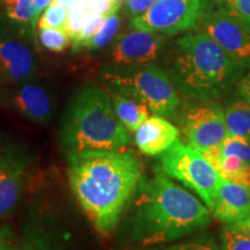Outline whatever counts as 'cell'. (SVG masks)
Segmentation results:
<instances>
[{
  "mask_svg": "<svg viewBox=\"0 0 250 250\" xmlns=\"http://www.w3.org/2000/svg\"><path fill=\"white\" fill-rule=\"evenodd\" d=\"M67 175L77 201L103 235L114 232L143 176L139 161L124 149L68 154Z\"/></svg>",
  "mask_w": 250,
  "mask_h": 250,
  "instance_id": "obj_1",
  "label": "cell"
},
{
  "mask_svg": "<svg viewBox=\"0 0 250 250\" xmlns=\"http://www.w3.org/2000/svg\"><path fill=\"white\" fill-rule=\"evenodd\" d=\"M134 197L129 234L142 246L176 241L211 221L208 206L161 171L142 176Z\"/></svg>",
  "mask_w": 250,
  "mask_h": 250,
  "instance_id": "obj_2",
  "label": "cell"
},
{
  "mask_svg": "<svg viewBox=\"0 0 250 250\" xmlns=\"http://www.w3.org/2000/svg\"><path fill=\"white\" fill-rule=\"evenodd\" d=\"M243 72L208 34L198 31L176 40L167 73L186 98L213 103L236 86Z\"/></svg>",
  "mask_w": 250,
  "mask_h": 250,
  "instance_id": "obj_3",
  "label": "cell"
},
{
  "mask_svg": "<svg viewBox=\"0 0 250 250\" xmlns=\"http://www.w3.org/2000/svg\"><path fill=\"white\" fill-rule=\"evenodd\" d=\"M130 134L121 123L111 96L99 87H83L71 99L62 122L61 143L68 154L85 151H122Z\"/></svg>",
  "mask_w": 250,
  "mask_h": 250,
  "instance_id": "obj_4",
  "label": "cell"
},
{
  "mask_svg": "<svg viewBox=\"0 0 250 250\" xmlns=\"http://www.w3.org/2000/svg\"><path fill=\"white\" fill-rule=\"evenodd\" d=\"M103 80L112 93L144 103L155 115L175 120L181 111L180 93L167 71L155 65L108 68Z\"/></svg>",
  "mask_w": 250,
  "mask_h": 250,
  "instance_id": "obj_5",
  "label": "cell"
},
{
  "mask_svg": "<svg viewBox=\"0 0 250 250\" xmlns=\"http://www.w3.org/2000/svg\"><path fill=\"white\" fill-rule=\"evenodd\" d=\"M159 171L192 190L212 211L223 179L201 152L179 139L160 155Z\"/></svg>",
  "mask_w": 250,
  "mask_h": 250,
  "instance_id": "obj_6",
  "label": "cell"
},
{
  "mask_svg": "<svg viewBox=\"0 0 250 250\" xmlns=\"http://www.w3.org/2000/svg\"><path fill=\"white\" fill-rule=\"evenodd\" d=\"M211 12V0H156L147 12L133 18L134 29L175 35L201 26Z\"/></svg>",
  "mask_w": 250,
  "mask_h": 250,
  "instance_id": "obj_7",
  "label": "cell"
},
{
  "mask_svg": "<svg viewBox=\"0 0 250 250\" xmlns=\"http://www.w3.org/2000/svg\"><path fill=\"white\" fill-rule=\"evenodd\" d=\"M180 115V132L188 145L201 153L219 147L229 136L223 109L213 103L198 102Z\"/></svg>",
  "mask_w": 250,
  "mask_h": 250,
  "instance_id": "obj_8",
  "label": "cell"
},
{
  "mask_svg": "<svg viewBox=\"0 0 250 250\" xmlns=\"http://www.w3.org/2000/svg\"><path fill=\"white\" fill-rule=\"evenodd\" d=\"M201 26L234 62L250 70V27L224 7L211 11Z\"/></svg>",
  "mask_w": 250,
  "mask_h": 250,
  "instance_id": "obj_9",
  "label": "cell"
},
{
  "mask_svg": "<svg viewBox=\"0 0 250 250\" xmlns=\"http://www.w3.org/2000/svg\"><path fill=\"white\" fill-rule=\"evenodd\" d=\"M36 62L22 41L0 29V83L19 85L33 77Z\"/></svg>",
  "mask_w": 250,
  "mask_h": 250,
  "instance_id": "obj_10",
  "label": "cell"
},
{
  "mask_svg": "<svg viewBox=\"0 0 250 250\" xmlns=\"http://www.w3.org/2000/svg\"><path fill=\"white\" fill-rule=\"evenodd\" d=\"M162 46L161 37L156 33L133 29L115 41L111 61L117 65H140L158 57Z\"/></svg>",
  "mask_w": 250,
  "mask_h": 250,
  "instance_id": "obj_11",
  "label": "cell"
},
{
  "mask_svg": "<svg viewBox=\"0 0 250 250\" xmlns=\"http://www.w3.org/2000/svg\"><path fill=\"white\" fill-rule=\"evenodd\" d=\"M180 138V129L167 118L154 115L148 117L136 131V145L145 155L155 156L171 147Z\"/></svg>",
  "mask_w": 250,
  "mask_h": 250,
  "instance_id": "obj_12",
  "label": "cell"
},
{
  "mask_svg": "<svg viewBox=\"0 0 250 250\" xmlns=\"http://www.w3.org/2000/svg\"><path fill=\"white\" fill-rule=\"evenodd\" d=\"M212 214L217 220L232 225L250 214V188L221 180Z\"/></svg>",
  "mask_w": 250,
  "mask_h": 250,
  "instance_id": "obj_13",
  "label": "cell"
},
{
  "mask_svg": "<svg viewBox=\"0 0 250 250\" xmlns=\"http://www.w3.org/2000/svg\"><path fill=\"white\" fill-rule=\"evenodd\" d=\"M9 104L15 110L37 124H46L52 114V99L43 86L27 83L9 96Z\"/></svg>",
  "mask_w": 250,
  "mask_h": 250,
  "instance_id": "obj_14",
  "label": "cell"
},
{
  "mask_svg": "<svg viewBox=\"0 0 250 250\" xmlns=\"http://www.w3.org/2000/svg\"><path fill=\"white\" fill-rule=\"evenodd\" d=\"M23 182V164L13 154L0 155V218L17 205Z\"/></svg>",
  "mask_w": 250,
  "mask_h": 250,
  "instance_id": "obj_15",
  "label": "cell"
},
{
  "mask_svg": "<svg viewBox=\"0 0 250 250\" xmlns=\"http://www.w3.org/2000/svg\"><path fill=\"white\" fill-rule=\"evenodd\" d=\"M111 102L115 114L122 124L130 132H136L138 127L149 117V109L137 100L112 93Z\"/></svg>",
  "mask_w": 250,
  "mask_h": 250,
  "instance_id": "obj_16",
  "label": "cell"
},
{
  "mask_svg": "<svg viewBox=\"0 0 250 250\" xmlns=\"http://www.w3.org/2000/svg\"><path fill=\"white\" fill-rule=\"evenodd\" d=\"M223 111L228 133L250 140V103L232 102Z\"/></svg>",
  "mask_w": 250,
  "mask_h": 250,
  "instance_id": "obj_17",
  "label": "cell"
},
{
  "mask_svg": "<svg viewBox=\"0 0 250 250\" xmlns=\"http://www.w3.org/2000/svg\"><path fill=\"white\" fill-rule=\"evenodd\" d=\"M215 170L223 180L250 188V162H246L235 155L221 153Z\"/></svg>",
  "mask_w": 250,
  "mask_h": 250,
  "instance_id": "obj_18",
  "label": "cell"
},
{
  "mask_svg": "<svg viewBox=\"0 0 250 250\" xmlns=\"http://www.w3.org/2000/svg\"><path fill=\"white\" fill-rule=\"evenodd\" d=\"M0 5L6 17L13 22H30L31 26H34L40 17L34 0H0Z\"/></svg>",
  "mask_w": 250,
  "mask_h": 250,
  "instance_id": "obj_19",
  "label": "cell"
},
{
  "mask_svg": "<svg viewBox=\"0 0 250 250\" xmlns=\"http://www.w3.org/2000/svg\"><path fill=\"white\" fill-rule=\"evenodd\" d=\"M118 28H120V18L117 17V13L110 14L105 17L102 26L96 31L88 44L86 45L87 50H99L105 46L108 43H110L114 40L115 35L117 34Z\"/></svg>",
  "mask_w": 250,
  "mask_h": 250,
  "instance_id": "obj_20",
  "label": "cell"
},
{
  "mask_svg": "<svg viewBox=\"0 0 250 250\" xmlns=\"http://www.w3.org/2000/svg\"><path fill=\"white\" fill-rule=\"evenodd\" d=\"M87 14H88V11H87V0H76L74 4L68 8L65 31H66L72 42L77 39L81 29H83L87 19Z\"/></svg>",
  "mask_w": 250,
  "mask_h": 250,
  "instance_id": "obj_21",
  "label": "cell"
},
{
  "mask_svg": "<svg viewBox=\"0 0 250 250\" xmlns=\"http://www.w3.org/2000/svg\"><path fill=\"white\" fill-rule=\"evenodd\" d=\"M67 8L58 2L52 1L44 9V13L40 18L39 29L42 28H55V29L65 30L67 20Z\"/></svg>",
  "mask_w": 250,
  "mask_h": 250,
  "instance_id": "obj_22",
  "label": "cell"
},
{
  "mask_svg": "<svg viewBox=\"0 0 250 250\" xmlns=\"http://www.w3.org/2000/svg\"><path fill=\"white\" fill-rule=\"evenodd\" d=\"M104 19H105L104 15L88 12L83 29H81L80 34L78 35L77 39L73 41L74 51H79V50L86 49V45L88 44L90 39L95 35L96 31L100 29V27L102 26Z\"/></svg>",
  "mask_w": 250,
  "mask_h": 250,
  "instance_id": "obj_23",
  "label": "cell"
},
{
  "mask_svg": "<svg viewBox=\"0 0 250 250\" xmlns=\"http://www.w3.org/2000/svg\"><path fill=\"white\" fill-rule=\"evenodd\" d=\"M40 41L45 49L56 52L64 51L71 42L66 31L55 29V28L40 29Z\"/></svg>",
  "mask_w": 250,
  "mask_h": 250,
  "instance_id": "obj_24",
  "label": "cell"
},
{
  "mask_svg": "<svg viewBox=\"0 0 250 250\" xmlns=\"http://www.w3.org/2000/svg\"><path fill=\"white\" fill-rule=\"evenodd\" d=\"M221 250H250V239L226 225L220 232Z\"/></svg>",
  "mask_w": 250,
  "mask_h": 250,
  "instance_id": "obj_25",
  "label": "cell"
},
{
  "mask_svg": "<svg viewBox=\"0 0 250 250\" xmlns=\"http://www.w3.org/2000/svg\"><path fill=\"white\" fill-rule=\"evenodd\" d=\"M224 155H235L241 160L250 162V140L229 134L221 145Z\"/></svg>",
  "mask_w": 250,
  "mask_h": 250,
  "instance_id": "obj_26",
  "label": "cell"
},
{
  "mask_svg": "<svg viewBox=\"0 0 250 250\" xmlns=\"http://www.w3.org/2000/svg\"><path fill=\"white\" fill-rule=\"evenodd\" d=\"M148 250H221V248L217 245L213 237L198 236L184 242L159 247V248H152Z\"/></svg>",
  "mask_w": 250,
  "mask_h": 250,
  "instance_id": "obj_27",
  "label": "cell"
},
{
  "mask_svg": "<svg viewBox=\"0 0 250 250\" xmlns=\"http://www.w3.org/2000/svg\"><path fill=\"white\" fill-rule=\"evenodd\" d=\"M220 4L228 13L250 27V0H223Z\"/></svg>",
  "mask_w": 250,
  "mask_h": 250,
  "instance_id": "obj_28",
  "label": "cell"
},
{
  "mask_svg": "<svg viewBox=\"0 0 250 250\" xmlns=\"http://www.w3.org/2000/svg\"><path fill=\"white\" fill-rule=\"evenodd\" d=\"M20 250H52V247L43 234L31 230L26 235Z\"/></svg>",
  "mask_w": 250,
  "mask_h": 250,
  "instance_id": "obj_29",
  "label": "cell"
},
{
  "mask_svg": "<svg viewBox=\"0 0 250 250\" xmlns=\"http://www.w3.org/2000/svg\"><path fill=\"white\" fill-rule=\"evenodd\" d=\"M156 2V0H127L124 13L131 18H137L147 12Z\"/></svg>",
  "mask_w": 250,
  "mask_h": 250,
  "instance_id": "obj_30",
  "label": "cell"
},
{
  "mask_svg": "<svg viewBox=\"0 0 250 250\" xmlns=\"http://www.w3.org/2000/svg\"><path fill=\"white\" fill-rule=\"evenodd\" d=\"M87 11L104 17L115 13L111 0H87Z\"/></svg>",
  "mask_w": 250,
  "mask_h": 250,
  "instance_id": "obj_31",
  "label": "cell"
},
{
  "mask_svg": "<svg viewBox=\"0 0 250 250\" xmlns=\"http://www.w3.org/2000/svg\"><path fill=\"white\" fill-rule=\"evenodd\" d=\"M236 95L239 96L242 101L250 103V72L247 74H243L241 79L235 86Z\"/></svg>",
  "mask_w": 250,
  "mask_h": 250,
  "instance_id": "obj_32",
  "label": "cell"
},
{
  "mask_svg": "<svg viewBox=\"0 0 250 250\" xmlns=\"http://www.w3.org/2000/svg\"><path fill=\"white\" fill-rule=\"evenodd\" d=\"M229 226L233 227L234 229L241 232L242 234H245L247 237L250 239V214L245 219H242V220H239L236 221V223L229 225Z\"/></svg>",
  "mask_w": 250,
  "mask_h": 250,
  "instance_id": "obj_33",
  "label": "cell"
},
{
  "mask_svg": "<svg viewBox=\"0 0 250 250\" xmlns=\"http://www.w3.org/2000/svg\"><path fill=\"white\" fill-rule=\"evenodd\" d=\"M13 245L11 242V232L7 227L0 228V250H8Z\"/></svg>",
  "mask_w": 250,
  "mask_h": 250,
  "instance_id": "obj_34",
  "label": "cell"
},
{
  "mask_svg": "<svg viewBox=\"0 0 250 250\" xmlns=\"http://www.w3.org/2000/svg\"><path fill=\"white\" fill-rule=\"evenodd\" d=\"M52 1H54V0H34V4H35L36 11L37 13H39V15L42 13V12L44 11V9L48 7Z\"/></svg>",
  "mask_w": 250,
  "mask_h": 250,
  "instance_id": "obj_35",
  "label": "cell"
},
{
  "mask_svg": "<svg viewBox=\"0 0 250 250\" xmlns=\"http://www.w3.org/2000/svg\"><path fill=\"white\" fill-rule=\"evenodd\" d=\"M54 1L58 2V4H61L62 6H65L66 8H70L71 6L74 4V1H76V0H54Z\"/></svg>",
  "mask_w": 250,
  "mask_h": 250,
  "instance_id": "obj_36",
  "label": "cell"
},
{
  "mask_svg": "<svg viewBox=\"0 0 250 250\" xmlns=\"http://www.w3.org/2000/svg\"><path fill=\"white\" fill-rule=\"evenodd\" d=\"M111 1H112V6H114V12L115 13H117V11L121 7V5L123 4L125 0H111Z\"/></svg>",
  "mask_w": 250,
  "mask_h": 250,
  "instance_id": "obj_37",
  "label": "cell"
},
{
  "mask_svg": "<svg viewBox=\"0 0 250 250\" xmlns=\"http://www.w3.org/2000/svg\"><path fill=\"white\" fill-rule=\"evenodd\" d=\"M8 250H20V248H15V247L13 246V247H12V248H9Z\"/></svg>",
  "mask_w": 250,
  "mask_h": 250,
  "instance_id": "obj_38",
  "label": "cell"
},
{
  "mask_svg": "<svg viewBox=\"0 0 250 250\" xmlns=\"http://www.w3.org/2000/svg\"><path fill=\"white\" fill-rule=\"evenodd\" d=\"M215 1H217V2H219V4H220V2L223 1V0H215Z\"/></svg>",
  "mask_w": 250,
  "mask_h": 250,
  "instance_id": "obj_39",
  "label": "cell"
}]
</instances>
